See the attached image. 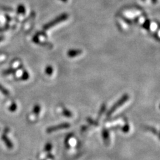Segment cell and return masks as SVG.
<instances>
[{
    "instance_id": "12",
    "label": "cell",
    "mask_w": 160,
    "mask_h": 160,
    "mask_svg": "<svg viewBox=\"0 0 160 160\" xmlns=\"http://www.w3.org/2000/svg\"><path fill=\"white\" fill-rule=\"evenodd\" d=\"M17 108H18L17 104H16V103H13L11 105V106H9V111H11V112H13L16 111V110L17 109Z\"/></svg>"
},
{
    "instance_id": "5",
    "label": "cell",
    "mask_w": 160,
    "mask_h": 160,
    "mask_svg": "<svg viewBox=\"0 0 160 160\" xmlns=\"http://www.w3.org/2000/svg\"><path fill=\"white\" fill-rule=\"evenodd\" d=\"M82 50H79V49H71V50H69L68 52V56L69 58H74V57H76L78 56H79L80 54L82 53Z\"/></svg>"
},
{
    "instance_id": "9",
    "label": "cell",
    "mask_w": 160,
    "mask_h": 160,
    "mask_svg": "<svg viewBox=\"0 0 160 160\" xmlns=\"http://www.w3.org/2000/svg\"><path fill=\"white\" fill-rule=\"evenodd\" d=\"M0 92H2L5 96H9V92L8 91V89L3 87L1 84H0Z\"/></svg>"
},
{
    "instance_id": "8",
    "label": "cell",
    "mask_w": 160,
    "mask_h": 160,
    "mask_svg": "<svg viewBox=\"0 0 160 160\" xmlns=\"http://www.w3.org/2000/svg\"><path fill=\"white\" fill-rule=\"evenodd\" d=\"M16 70L15 69H13V68L8 69L4 70V71L2 72V73H3V75H4V76H8V75L14 73L15 72H16Z\"/></svg>"
},
{
    "instance_id": "11",
    "label": "cell",
    "mask_w": 160,
    "mask_h": 160,
    "mask_svg": "<svg viewBox=\"0 0 160 160\" xmlns=\"http://www.w3.org/2000/svg\"><path fill=\"white\" fill-rule=\"evenodd\" d=\"M29 75L28 72H26V71H24L23 72L22 75V76H21V79L24 80V81H26V80L29 79Z\"/></svg>"
},
{
    "instance_id": "6",
    "label": "cell",
    "mask_w": 160,
    "mask_h": 160,
    "mask_svg": "<svg viewBox=\"0 0 160 160\" xmlns=\"http://www.w3.org/2000/svg\"><path fill=\"white\" fill-rule=\"evenodd\" d=\"M102 136L104 139V141L106 142V143H108L109 140V133L108 130L106 129H103V132H102Z\"/></svg>"
},
{
    "instance_id": "15",
    "label": "cell",
    "mask_w": 160,
    "mask_h": 160,
    "mask_svg": "<svg viewBox=\"0 0 160 160\" xmlns=\"http://www.w3.org/2000/svg\"><path fill=\"white\" fill-rule=\"evenodd\" d=\"M52 148V145L50 143H46V146H45V148H44L45 151H46V152H50V151H51Z\"/></svg>"
},
{
    "instance_id": "17",
    "label": "cell",
    "mask_w": 160,
    "mask_h": 160,
    "mask_svg": "<svg viewBox=\"0 0 160 160\" xmlns=\"http://www.w3.org/2000/svg\"><path fill=\"white\" fill-rule=\"evenodd\" d=\"M129 127L128 125H126V126H124V127L123 128V129H122V131H123V132H125V133L128 132L129 131Z\"/></svg>"
},
{
    "instance_id": "10",
    "label": "cell",
    "mask_w": 160,
    "mask_h": 160,
    "mask_svg": "<svg viewBox=\"0 0 160 160\" xmlns=\"http://www.w3.org/2000/svg\"><path fill=\"white\" fill-rule=\"evenodd\" d=\"M40 111H41V108H40L39 105H36V106H34L33 109V113L36 115H39Z\"/></svg>"
},
{
    "instance_id": "3",
    "label": "cell",
    "mask_w": 160,
    "mask_h": 160,
    "mask_svg": "<svg viewBox=\"0 0 160 160\" xmlns=\"http://www.w3.org/2000/svg\"><path fill=\"white\" fill-rule=\"evenodd\" d=\"M70 127V124L68 123H62L58 125H56V126H53L49 127L47 129L46 132L48 133H52L53 132L59 131V130H62L65 129H68Z\"/></svg>"
},
{
    "instance_id": "1",
    "label": "cell",
    "mask_w": 160,
    "mask_h": 160,
    "mask_svg": "<svg viewBox=\"0 0 160 160\" xmlns=\"http://www.w3.org/2000/svg\"><path fill=\"white\" fill-rule=\"evenodd\" d=\"M129 96L128 94L123 95V96L121 97V98H120L118 102L115 103L113 104V106L109 109V110L107 113V116H110L111 115H112L119 108L121 107L122 105H123L125 103H126L129 99Z\"/></svg>"
},
{
    "instance_id": "2",
    "label": "cell",
    "mask_w": 160,
    "mask_h": 160,
    "mask_svg": "<svg viewBox=\"0 0 160 160\" xmlns=\"http://www.w3.org/2000/svg\"><path fill=\"white\" fill-rule=\"evenodd\" d=\"M68 18V15L67 13H62V15H60V16H58L56 18H55L52 21L50 22L49 23H48L47 24L43 26V29H49L50 28H53V26H56V25L61 23L65 20H66Z\"/></svg>"
},
{
    "instance_id": "13",
    "label": "cell",
    "mask_w": 160,
    "mask_h": 160,
    "mask_svg": "<svg viewBox=\"0 0 160 160\" xmlns=\"http://www.w3.org/2000/svg\"><path fill=\"white\" fill-rule=\"evenodd\" d=\"M63 114L65 116L68 117V118L72 116V113H71V112L69 111V110H68V109H66L63 110Z\"/></svg>"
},
{
    "instance_id": "20",
    "label": "cell",
    "mask_w": 160,
    "mask_h": 160,
    "mask_svg": "<svg viewBox=\"0 0 160 160\" xmlns=\"http://www.w3.org/2000/svg\"><path fill=\"white\" fill-rule=\"evenodd\" d=\"M152 2H153V3H156L157 2V0H152Z\"/></svg>"
},
{
    "instance_id": "7",
    "label": "cell",
    "mask_w": 160,
    "mask_h": 160,
    "mask_svg": "<svg viewBox=\"0 0 160 160\" xmlns=\"http://www.w3.org/2000/svg\"><path fill=\"white\" fill-rule=\"evenodd\" d=\"M17 12L19 14H24L26 13V8L23 4H20L17 8Z\"/></svg>"
},
{
    "instance_id": "21",
    "label": "cell",
    "mask_w": 160,
    "mask_h": 160,
    "mask_svg": "<svg viewBox=\"0 0 160 160\" xmlns=\"http://www.w3.org/2000/svg\"><path fill=\"white\" fill-rule=\"evenodd\" d=\"M61 1H62L63 2H67L68 0H61Z\"/></svg>"
},
{
    "instance_id": "18",
    "label": "cell",
    "mask_w": 160,
    "mask_h": 160,
    "mask_svg": "<svg viewBox=\"0 0 160 160\" xmlns=\"http://www.w3.org/2000/svg\"><path fill=\"white\" fill-rule=\"evenodd\" d=\"M149 24H150V22L149 21H146V22H145V23L143 24V28H146V29H149Z\"/></svg>"
},
{
    "instance_id": "4",
    "label": "cell",
    "mask_w": 160,
    "mask_h": 160,
    "mask_svg": "<svg viewBox=\"0 0 160 160\" xmlns=\"http://www.w3.org/2000/svg\"><path fill=\"white\" fill-rule=\"evenodd\" d=\"M2 139L3 140V142L5 143V144H6V146H7L8 148L12 149L13 148V145L12 142L8 138L6 135H5V134L2 135Z\"/></svg>"
},
{
    "instance_id": "19",
    "label": "cell",
    "mask_w": 160,
    "mask_h": 160,
    "mask_svg": "<svg viewBox=\"0 0 160 160\" xmlns=\"http://www.w3.org/2000/svg\"><path fill=\"white\" fill-rule=\"evenodd\" d=\"M3 36H0V42H2V41H3Z\"/></svg>"
},
{
    "instance_id": "16",
    "label": "cell",
    "mask_w": 160,
    "mask_h": 160,
    "mask_svg": "<svg viewBox=\"0 0 160 160\" xmlns=\"http://www.w3.org/2000/svg\"><path fill=\"white\" fill-rule=\"evenodd\" d=\"M105 109H106V105L105 104H103L102 106H101V109H100L99 110V116H101V115L103 114V113L104 112Z\"/></svg>"
},
{
    "instance_id": "14",
    "label": "cell",
    "mask_w": 160,
    "mask_h": 160,
    "mask_svg": "<svg viewBox=\"0 0 160 160\" xmlns=\"http://www.w3.org/2000/svg\"><path fill=\"white\" fill-rule=\"evenodd\" d=\"M46 73L48 75H51L53 73V68L52 66H48L46 68Z\"/></svg>"
}]
</instances>
